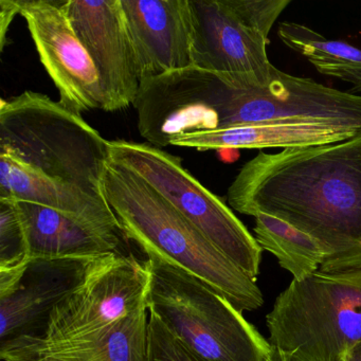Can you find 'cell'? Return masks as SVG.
<instances>
[{"instance_id": "14", "label": "cell", "mask_w": 361, "mask_h": 361, "mask_svg": "<svg viewBox=\"0 0 361 361\" xmlns=\"http://www.w3.org/2000/svg\"><path fill=\"white\" fill-rule=\"evenodd\" d=\"M358 130L319 120H282L232 126L224 130L196 133L175 139L170 147H192L198 151L221 149H293L350 140Z\"/></svg>"}, {"instance_id": "18", "label": "cell", "mask_w": 361, "mask_h": 361, "mask_svg": "<svg viewBox=\"0 0 361 361\" xmlns=\"http://www.w3.org/2000/svg\"><path fill=\"white\" fill-rule=\"evenodd\" d=\"M253 228L262 250L278 259L283 269L300 280L320 270L323 251L319 243L290 224L265 213H257Z\"/></svg>"}, {"instance_id": "24", "label": "cell", "mask_w": 361, "mask_h": 361, "mask_svg": "<svg viewBox=\"0 0 361 361\" xmlns=\"http://www.w3.org/2000/svg\"><path fill=\"white\" fill-rule=\"evenodd\" d=\"M341 361H361V340L344 354Z\"/></svg>"}, {"instance_id": "9", "label": "cell", "mask_w": 361, "mask_h": 361, "mask_svg": "<svg viewBox=\"0 0 361 361\" xmlns=\"http://www.w3.org/2000/svg\"><path fill=\"white\" fill-rule=\"evenodd\" d=\"M65 7L98 71L102 111L128 109L136 100L141 80L121 0H66Z\"/></svg>"}, {"instance_id": "7", "label": "cell", "mask_w": 361, "mask_h": 361, "mask_svg": "<svg viewBox=\"0 0 361 361\" xmlns=\"http://www.w3.org/2000/svg\"><path fill=\"white\" fill-rule=\"evenodd\" d=\"M147 271L134 255L99 257L85 280L54 308L39 341L1 348H39L85 339L147 305Z\"/></svg>"}, {"instance_id": "2", "label": "cell", "mask_w": 361, "mask_h": 361, "mask_svg": "<svg viewBox=\"0 0 361 361\" xmlns=\"http://www.w3.org/2000/svg\"><path fill=\"white\" fill-rule=\"evenodd\" d=\"M103 191L124 235L147 257L183 268L240 312L263 305L257 281L245 274L138 175L109 160Z\"/></svg>"}, {"instance_id": "5", "label": "cell", "mask_w": 361, "mask_h": 361, "mask_svg": "<svg viewBox=\"0 0 361 361\" xmlns=\"http://www.w3.org/2000/svg\"><path fill=\"white\" fill-rule=\"evenodd\" d=\"M271 348L291 361H341L361 340V268L293 280L266 316Z\"/></svg>"}, {"instance_id": "15", "label": "cell", "mask_w": 361, "mask_h": 361, "mask_svg": "<svg viewBox=\"0 0 361 361\" xmlns=\"http://www.w3.org/2000/svg\"><path fill=\"white\" fill-rule=\"evenodd\" d=\"M16 204L30 259L126 255L121 250L126 240L111 238L47 207L26 202Z\"/></svg>"}, {"instance_id": "10", "label": "cell", "mask_w": 361, "mask_h": 361, "mask_svg": "<svg viewBox=\"0 0 361 361\" xmlns=\"http://www.w3.org/2000/svg\"><path fill=\"white\" fill-rule=\"evenodd\" d=\"M193 66L216 73L253 78L261 84L274 77L269 39L247 26L228 0H190Z\"/></svg>"}, {"instance_id": "19", "label": "cell", "mask_w": 361, "mask_h": 361, "mask_svg": "<svg viewBox=\"0 0 361 361\" xmlns=\"http://www.w3.org/2000/svg\"><path fill=\"white\" fill-rule=\"evenodd\" d=\"M28 259L18 204L11 198H0V268L11 267Z\"/></svg>"}, {"instance_id": "25", "label": "cell", "mask_w": 361, "mask_h": 361, "mask_svg": "<svg viewBox=\"0 0 361 361\" xmlns=\"http://www.w3.org/2000/svg\"><path fill=\"white\" fill-rule=\"evenodd\" d=\"M268 361H291L288 360V359L284 358V357L281 356L280 354H279L276 350H274V348H272L271 355H270L269 359H268Z\"/></svg>"}, {"instance_id": "22", "label": "cell", "mask_w": 361, "mask_h": 361, "mask_svg": "<svg viewBox=\"0 0 361 361\" xmlns=\"http://www.w3.org/2000/svg\"><path fill=\"white\" fill-rule=\"evenodd\" d=\"M30 261V259H25L18 265L0 268V298L8 297L16 290V287L24 278Z\"/></svg>"}, {"instance_id": "20", "label": "cell", "mask_w": 361, "mask_h": 361, "mask_svg": "<svg viewBox=\"0 0 361 361\" xmlns=\"http://www.w3.org/2000/svg\"><path fill=\"white\" fill-rule=\"evenodd\" d=\"M147 361H206L192 352L155 314L149 312Z\"/></svg>"}, {"instance_id": "13", "label": "cell", "mask_w": 361, "mask_h": 361, "mask_svg": "<svg viewBox=\"0 0 361 361\" xmlns=\"http://www.w3.org/2000/svg\"><path fill=\"white\" fill-rule=\"evenodd\" d=\"M0 198L47 207L111 238L128 240L105 196L50 178L5 155H0Z\"/></svg>"}, {"instance_id": "21", "label": "cell", "mask_w": 361, "mask_h": 361, "mask_svg": "<svg viewBox=\"0 0 361 361\" xmlns=\"http://www.w3.org/2000/svg\"><path fill=\"white\" fill-rule=\"evenodd\" d=\"M228 4L243 23L268 39L290 0H228Z\"/></svg>"}, {"instance_id": "8", "label": "cell", "mask_w": 361, "mask_h": 361, "mask_svg": "<svg viewBox=\"0 0 361 361\" xmlns=\"http://www.w3.org/2000/svg\"><path fill=\"white\" fill-rule=\"evenodd\" d=\"M20 14L54 85L59 102L81 114L102 109L98 71L75 33L66 12V0H18Z\"/></svg>"}, {"instance_id": "4", "label": "cell", "mask_w": 361, "mask_h": 361, "mask_svg": "<svg viewBox=\"0 0 361 361\" xmlns=\"http://www.w3.org/2000/svg\"><path fill=\"white\" fill-rule=\"evenodd\" d=\"M149 312L206 361H268L272 348L225 298L183 268L145 261Z\"/></svg>"}, {"instance_id": "12", "label": "cell", "mask_w": 361, "mask_h": 361, "mask_svg": "<svg viewBox=\"0 0 361 361\" xmlns=\"http://www.w3.org/2000/svg\"><path fill=\"white\" fill-rule=\"evenodd\" d=\"M141 81L193 66L190 0H121Z\"/></svg>"}, {"instance_id": "17", "label": "cell", "mask_w": 361, "mask_h": 361, "mask_svg": "<svg viewBox=\"0 0 361 361\" xmlns=\"http://www.w3.org/2000/svg\"><path fill=\"white\" fill-rule=\"evenodd\" d=\"M278 35L284 45L307 59L319 73L348 82L361 92V49L326 39L295 22L281 23Z\"/></svg>"}, {"instance_id": "16", "label": "cell", "mask_w": 361, "mask_h": 361, "mask_svg": "<svg viewBox=\"0 0 361 361\" xmlns=\"http://www.w3.org/2000/svg\"><path fill=\"white\" fill-rule=\"evenodd\" d=\"M149 310L78 341L0 352L1 361H147Z\"/></svg>"}, {"instance_id": "11", "label": "cell", "mask_w": 361, "mask_h": 361, "mask_svg": "<svg viewBox=\"0 0 361 361\" xmlns=\"http://www.w3.org/2000/svg\"><path fill=\"white\" fill-rule=\"evenodd\" d=\"M98 259H31L16 290L0 298V348L41 340L56 306L85 280Z\"/></svg>"}, {"instance_id": "23", "label": "cell", "mask_w": 361, "mask_h": 361, "mask_svg": "<svg viewBox=\"0 0 361 361\" xmlns=\"http://www.w3.org/2000/svg\"><path fill=\"white\" fill-rule=\"evenodd\" d=\"M0 7H1V12H0V26H1V49L6 44V37H7L8 29H9L10 24H11L16 16L20 13V5H18V0H0Z\"/></svg>"}, {"instance_id": "1", "label": "cell", "mask_w": 361, "mask_h": 361, "mask_svg": "<svg viewBox=\"0 0 361 361\" xmlns=\"http://www.w3.org/2000/svg\"><path fill=\"white\" fill-rule=\"evenodd\" d=\"M232 209L265 213L312 236L321 271L361 268V135L340 142L259 153L228 190Z\"/></svg>"}, {"instance_id": "3", "label": "cell", "mask_w": 361, "mask_h": 361, "mask_svg": "<svg viewBox=\"0 0 361 361\" xmlns=\"http://www.w3.org/2000/svg\"><path fill=\"white\" fill-rule=\"evenodd\" d=\"M0 155L50 178L104 196L109 141L81 114L46 94L28 90L1 101Z\"/></svg>"}, {"instance_id": "6", "label": "cell", "mask_w": 361, "mask_h": 361, "mask_svg": "<svg viewBox=\"0 0 361 361\" xmlns=\"http://www.w3.org/2000/svg\"><path fill=\"white\" fill-rule=\"evenodd\" d=\"M111 161L138 175L202 232L245 274L257 281L262 248L231 209L181 164L149 143L109 141Z\"/></svg>"}]
</instances>
